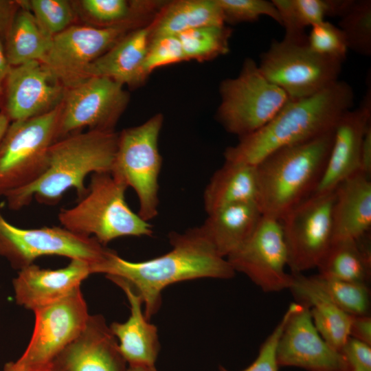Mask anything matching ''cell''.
Listing matches in <instances>:
<instances>
[{"mask_svg":"<svg viewBox=\"0 0 371 371\" xmlns=\"http://www.w3.org/2000/svg\"><path fill=\"white\" fill-rule=\"evenodd\" d=\"M172 249L162 256L140 262L123 259L111 249L91 266L92 273H103L126 281L141 296L149 320L161 304V291L178 282L203 278L229 279L235 271L216 251L201 226L169 234Z\"/></svg>","mask_w":371,"mask_h":371,"instance_id":"1","label":"cell"},{"mask_svg":"<svg viewBox=\"0 0 371 371\" xmlns=\"http://www.w3.org/2000/svg\"><path fill=\"white\" fill-rule=\"evenodd\" d=\"M353 104L351 86L341 80L311 96L289 100L266 125L227 148L225 160L256 166L278 149L333 129Z\"/></svg>","mask_w":371,"mask_h":371,"instance_id":"2","label":"cell"},{"mask_svg":"<svg viewBox=\"0 0 371 371\" xmlns=\"http://www.w3.org/2000/svg\"><path fill=\"white\" fill-rule=\"evenodd\" d=\"M118 142L113 131L88 130L60 139L50 146L42 175L30 184L11 191L4 197L10 209L18 210L35 199L55 204L75 188L78 199L87 192L89 175L111 172Z\"/></svg>","mask_w":371,"mask_h":371,"instance_id":"3","label":"cell"},{"mask_svg":"<svg viewBox=\"0 0 371 371\" xmlns=\"http://www.w3.org/2000/svg\"><path fill=\"white\" fill-rule=\"evenodd\" d=\"M334 130L278 149L256 165L257 204L263 216L279 220L313 194L329 157Z\"/></svg>","mask_w":371,"mask_h":371,"instance_id":"4","label":"cell"},{"mask_svg":"<svg viewBox=\"0 0 371 371\" xmlns=\"http://www.w3.org/2000/svg\"><path fill=\"white\" fill-rule=\"evenodd\" d=\"M127 188L111 172L93 173L85 194L74 206L62 209L58 221L65 229L93 237L104 246L120 237L152 236V225L128 205Z\"/></svg>","mask_w":371,"mask_h":371,"instance_id":"5","label":"cell"},{"mask_svg":"<svg viewBox=\"0 0 371 371\" xmlns=\"http://www.w3.org/2000/svg\"><path fill=\"white\" fill-rule=\"evenodd\" d=\"M216 117L229 133L240 137L270 122L289 100L286 93L268 81L254 60L247 58L238 76L223 80Z\"/></svg>","mask_w":371,"mask_h":371,"instance_id":"6","label":"cell"},{"mask_svg":"<svg viewBox=\"0 0 371 371\" xmlns=\"http://www.w3.org/2000/svg\"><path fill=\"white\" fill-rule=\"evenodd\" d=\"M164 117L157 113L143 124L118 133L111 172L136 193L138 215L148 222L158 214L159 177L162 159L159 137Z\"/></svg>","mask_w":371,"mask_h":371,"instance_id":"7","label":"cell"},{"mask_svg":"<svg viewBox=\"0 0 371 371\" xmlns=\"http://www.w3.org/2000/svg\"><path fill=\"white\" fill-rule=\"evenodd\" d=\"M60 112V106L9 124L0 141V196L30 184L44 172L57 140Z\"/></svg>","mask_w":371,"mask_h":371,"instance_id":"8","label":"cell"},{"mask_svg":"<svg viewBox=\"0 0 371 371\" xmlns=\"http://www.w3.org/2000/svg\"><path fill=\"white\" fill-rule=\"evenodd\" d=\"M342 63L320 56L307 43L273 41L262 52L258 68L289 100L314 95L338 81Z\"/></svg>","mask_w":371,"mask_h":371,"instance_id":"9","label":"cell"},{"mask_svg":"<svg viewBox=\"0 0 371 371\" xmlns=\"http://www.w3.org/2000/svg\"><path fill=\"white\" fill-rule=\"evenodd\" d=\"M110 249L93 237L62 227L24 229L9 223L0 212V256L21 270L43 256L56 255L88 262L91 267L104 259Z\"/></svg>","mask_w":371,"mask_h":371,"instance_id":"10","label":"cell"},{"mask_svg":"<svg viewBox=\"0 0 371 371\" xmlns=\"http://www.w3.org/2000/svg\"><path fill=\"white\" fill-rule=\"evenodd\" d=\"M334 190L311 195L279 219L292 273L317 268L329 248L333 240Z\"/></svg>","mask_w":371,"mask_h":371,"instance_id":"11","label":"cell"},{"mask_svg":"<svg viewBox=\"0 0 371 371\" xmlns=\"http://www.w3.org/2000/svg\"><path fill=\"white\" fill-rule=\"evenodd\" d=\"M128 100L124 86L106 77L91 76L67 88L60 105L57 140L84 128L113 131Z\"/></svg>","mask_w":371,"mask_h":371,"instance_id":"12","label":"cell"},{"mask_svg":"<svg viewBox=\"0 0 371 371\" xmlns=\"http://www.w3.org/2000/svg\"><path fill=\"white\" fill-rule=\"evenodd\" d=\"M146 25L139 21L111 27L72 25L52 38L43 63L69 88L86 79L89 66L127 34Z\"/></svg>","mask_w":371,"mask_h":371,"instance_id":"13","label":"cell"},{"mask_svg":"<svg viewBox=\"0 0 371 371\" xmlns=\"http://www.w3.org/2000/svg\"><path fill=\"white\" fill-rule=\"evenodd\" d=\"M33 311V333L16 363L27 371H49L54 359L80 333L90 315L80 288Z\"/></svg>","mask_w":371,"mask_h":371,"instance_id":"14","label":"cell"},{"mask_svg":"<svg viewBox=\"0 0 371 371\" xmlns=\"http://www.w3.org/2000/svg\"><path fill=\"white\" fill-rule=\"evenodd\" d=\"M226 259L235 272L245 274L265 292L292 284L293 274L285 271L288 254L279 220L262 215L249 238Z\"/></svg>","mask_w":371,"mask_h":371,"instance_id":"15","label":"cell"},{"mask_svg":"<svg viewBox=\"0 0 371 371\" xmlns=\"http://www.w3.org/2000/svg\"><path fill=\"white\" fill-rule=\"evenodd\" d=\"M279 367H297L308 371H350L342 354L319 335L309 306L295 302L278 340Z\"/></svg>","mask_w":371,"mask_h":371,"instance_id":"16","label":"cell"},{"mask_svg":"<svg viewBox=\"0 0 371 371\" xmlns=\"http://www.w3.org/2000/svg\"><path fill=\"white\" fill-rule=\"evenodd\" d=\"M65 90L41 61L11 67L4 85L3 111L10 122L47 113L60 106Z\"/></svg>","mask_w":371,"mask_h":371,"instance_id":"17","label":"cell"},{"mask_svg":"<svg viewBox=\"0 0 371 371\" xmlns=\"http://www.w3.org/2000/svg\"><path fill=\"white\" fill-rule=\"evenodd\" d=\"M118 341L101 315H89L80 333L54 359L49 371H126Z\"/></svg>","mask_w":371,"mask_h":371,"instance_id":"18","label":"cell"},{"mask_svg":"<svg viewBox=\"0 0 371 371\" xmlns=\"http://www.w3.org/2000/svg\"><path fill=\"white\" fill-rule=\"evenodd\" d=\"M370 124L371 94L369 89L360 106L346 112L336 124L329 157L313 194L333 192L344 179L361 171V145Z\"/></svg>","mask_w":371,"mask_h":371,"instance_id":"19","label":"cell"},{"mask_svg":"<svg viewBox=\"0 0 371 371\" xmlns=\"http://www.w3.org/2000/svg\"><path fill=\"white\" fill-rule=\"evenodd\" d=\"M90 274L91 264L80 259H72L68 265L58 269L32 264L21 269L13 280L16 302L34 311L69 295Z\"/></svg>","mask_w":371,"mask_h":371,"instance_id":"20","label":"cell"},{"mask_svg":"<svg viewBox=\"0 0 371 371\" xmlns=\"http://www.w3.org/2000/svg\"><path fill=\"white\" fill-rule=\"evenodd\" d=\"M106 277L122 289L130 304L128 319L109 326L119 341L122 355L128 366H155L160 348L157 328L142 311L141 296L124 280L113 276Z\"/></svg>","mask_w":371,"mask_h":371,"instance_id":"21","label":"cell"},{"mask_svg":"<svg viewBox=\"0 0 371 371\" xmlns=\"http://www.w3.org/2000/svg\"><path fill=\"white\" fill-rule=\"evenodd\" d=\"M332 210L333 240L359 239L371 227L370 177L359 171L335 189Z\"/></svg>","mask_w":371,"mask_h":371,"instance_id":"22","label":"cell"},{"mask_svg":"<svg viewBox=\"0 0 371 371\" xmlns=\"http://www.w3.org/2000/svg\"><path fill=\"white\" fill-rule=\"evenodd\" d=\"M150 23L123 37L89 67L86 78L102 76L122 85L136 87L148 76L144 65L150 40Z\"/></svg>","mask_w":371,"mask_h":371,"instance_id":"23","label":"cell"},{"mask_svg":"<svg viewBox=\"0 0 371 371\" xmlns=\"http://www.w3.org/2000/svg\"><path fill=\"white\" fill-rule=\"evenodd\" d=\"M289 289L297 302L310 308L313 324L322 337L334 349L340 352L350 337L352 316L333 303L311 276L292 273Z\"/></svg>","mask_w":371,"mask_h":371,"instance_id":"24","label":"cell"},{"mask_svg":"<svg viewBox=\"0 0 371 371\" xmlns=\"http://www.w3.org/2000/svg\"><path fill=\"white\" fill-rule=\"evenodd\" d=\"M262 216L256 203H236L207 214L201 227L218 254L226 258L249 238Z\"/></svg>","mask_w":371,"mask_h":371,"instance_id":"25","label":"cell"},{"mask_svg":"<svg viewBox=\"0 0 371 371\" xmlns=\"http://www.w3.org/2000/svg\"><path fill=\"white\" fill-rule=\"evenodd\" d=\"M258 182L256 166L225 161L212 176L203 192L207 214L241 203H257Z\"/></svg>","mask_w":371,"mask_h":371,"instance_id":"26","label":"cell"},{"mask_svg":"<svg viewBox=\"0 0 371 371\" xmlns=\"http://www.w3.org/2000/svg\"><path fill=\"white\" fill-rule=\"evenodd\" d=\"M224 25V16L216 0L165 2L150 23V38L177 36L200 27Z\"/></svg>","mask_w":371,"mask_h":371,"instance_id":"27","label":"cell"},{"mask_svg":"<svg viewBox=\"0 0 371 371\" xmlns=\"http://www.w3.org/2000/svg\"><path fill=\"white\" fill-rule=\"evenodd\" d=\"M317 269L324 277L367 284L371 269L368 234L359 239L332 241Z\"/></svg>","mask_w":371,"mask_h":371,"instance_id":"28","label":"cell"},{"mask_svg":"<svg viewBox=\"0 0 371 371\" xmlns=\"http://www.w3.org/2000/svg\"><path fill=\"white\" fill-rule=\"evenodd\" d=\"M19 8L5 38V50L11 67L38 60L43 62L52 38L39 25L25 1Z\"/></svg>","mask_w":371,"mask_h":371,"instance_id":"29","label":"cell"},{"mask_svg":"<svg viewBox=\"0 0 371 371\" xmlns=\"http://www.w3.org/2000/svg\"><path fill=\"white\" fill-rule=\"evenodd\" d=\"M352 0H273L281 25L284 27L283 39L294 43H306L305 30L323 21L327 16H341Z\"/></svg>","mask_w":371,"mask_h":371,"instance_id":"30","label":"cell"},{"mask_svg":"<svg viewBox=\"0 0 371 371\" xmlns=\"http://www.w3.org/2000/svg\"><path fill=\"white\" fill-rule=\"evenodd\" d=\"M232 30L224 25L204 26L185 31L179 35L186 60L205 61L229 52Z\"/></svg>","mask_w":371,"mask_h":371,"instance_id":"31","label":"cell"},{"mask_svg":"<svg viewBox=\"0 0 371 371\" xmlns=\"http://www.w3.org/2000/svg\"><path fill=\"white\" fill-rule=\"evenodd\" d=\"M311 277L330 300L347 314L368 315L370 290L366 284L336 280L319 274Z\"/></svg>","mask_w":371,"mask_h":371,"instance_id":"32","label":"cell"},{"mask_svg":"<svg viewBox=\"0 0 371 371\" xmlns=\"http://www.w3.org/2000/svg\"><path fill=\"white\" fill-rule=\"evenodd\" d=\"M339 27L345 36L348 49L366 56L371 54L370 0H352L340 16Z\"/></svg>","mask_w":371,"mask_h":371,"instance_id":"33","label":"cell"},{"mask_svg":"<svg viewBox=\"0 0 371 371\" xmlns=\"http://www.w3.org/2000/svg\"><path fill=\"white\" fill-rule=\"evenodd\" d=\"M43 30L49 36L60 33L73 25L75 9L66 0L25 1Z\"/></svg>","mask_w":371,"mask_h":371,"instance_id":"34","label":"cell"},{"mask_svg":"<svg viewBox=\"0 0 371 371\" xmlns=\"http://www.w3.org/2000/svg\"><path fill=\"white\" fill-rule=\"evenodd\" d=\"M307 43L316 54L341 63L346 59L348 50L341 30L326 21L311 27Z\"/></svg>","mask_w":371,"mask_h":371,"instance_id":"35","label":"cell"},{"mask_svg":"<svg viewBox=\"0 0 371 371\" xmlns=\"http://www.w3.org/2000/svg\"><path fill=\"white\" fill-rule=\"evenodd\" d=\"M223 12L225 23L253 22L267 16L281 25L273 3L266 0H216Z\"/></svg>","mask_w":371,"mask_h":371,"instance_id":"36","label":"cell"},{"mask_svg":"<svg viewBox=\"0 0 371 371\" xmlns=\"http://www.w3.org/2000/svg\"><path fill=\"white\" fill-rule=\"evenodd\" d=\"M185 60H186L181 44L177 36H160L150 40L144 69L149 76L158 67Z\"/></svg>","mask_w":371,"mask_h":371,"instance_id":"37","label":"cell"},{"mask_svg":"<svg viewBox=\"0 0 371 371\" xmlns=\"http://www.w3.org/2000/svg\"><path fill=\"white\" fill-rule=\"evenodd\" d=\"M294 304L295 302L290 304L280 322L260 346L256 359L242 371H278L279 366L276 358L277 345ZM219 370L229 371L221 366H219Z\"/></svg>","mask_w":371,"mask_h":371,"instance_id":"38","label":"cell"},{"mask_svg":"<svg viewBox=\"0 0 371 371\" xmlns=\"http://www.w3.org/2000/svg\"><path fill=\"white\" fill-rule=\"evenodd\" d=\"M340 352L350 371H371V346L350 337Z\"/></svg>","mask_w":371,"mask_h":371,"instance_id":"39","label":"cell"},{"mask_svg":"<svg viewBox=\"0 0 371 371\" xmlns=\"http://www.w3.org/2000/svg\"><path fill=\"white\" fill-rule=\"evenodd\" d=\"M350 337L371 346V317L368 315L352 316Z\"/></svg>","mask_w":371,"mask_h":371,"instance_id":"40","label":"cell"},{"mask_svg":"<svg viewBox=\"0 0 371 371\" xmlns=\"http://www.w3.org/2000/svg\"><path fill=\"white\" fill-rule=\"evenodd\" d=\"M19 8L18 1L0 0V37L3 41Z\"/></svg>","mask_w":371,"mask_h":371,"instance_id":"41","label":"cell"},{"mask_svg":"<svg viewBox=\"0 0 371 371\" xmlns=\"http://www.w3.org/2000/svg\"><path fill=\"white\" fill-rule=\"evenodd\" d=\"M360 170L366 175H371V124L364 134L360 159Z\"/></svg>","mask_w":371,"mask_h":371,"instance_id":"42","label":"cell"},{"mask_svg":"<svg viewBox=\"0 0 371 371\" xmlns=\"http://www.w3.org/2000/svg\"><path fill=\"white\" fill-rule=\"evenodd\" d=\"M11 66L6 56L3 40L0 37V95H3L4 85Z\"/></svg>","mask_w":371,"mask_h":371,"instance_id":"43","label":"cell"},{"mask_svg":"<svg viewBox=\"0 0 371 371\" xmlns=\"http://www.w3.org/2000/svg\"><path fill=\"white\" fill-rule=\"evenodd\" d=\"M10 122V121L5 113L3 111H0V141L7 130Z\"/></svg>","mask_w":371,"mask_h":371,"instance_id":"44","label":"cell"},{"mask_svg":"<svg viewBox=\"0 0 371 371\" xmlns=\"http://www.w3.org/2000/svg\"><path fill=\"white\" fill-rule=\"evenodd\" d=\"M126 371H157L155 366H128Z\"/></svg>","mask_w":371,"mask_h":371,"instance_id":"45","label":"cell"},{"mask_svg":"<svg viewBox=\"0 0 371 371\" xmlns=\"http://www.w3.org/2000/svg\"><path fill=\"white\" fill-rule=\"evenodd\" d=\"M3 371H27L21 368L16 362H10L5 365Z\"/></svg>","mask_w":371,"mask_h":371,"instance_id":"46","label":"cell"}]
</instances>
